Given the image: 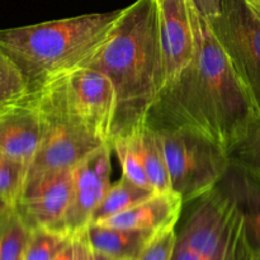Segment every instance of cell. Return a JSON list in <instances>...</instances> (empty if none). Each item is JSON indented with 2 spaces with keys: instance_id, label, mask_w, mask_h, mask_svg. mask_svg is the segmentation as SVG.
Segmentation results:
<instances>
[{
  "instance_id": "obj_1",
  "label": "cell",
  "mask_w": 260,
  "mask_h": 260,
  "mask_svg": "<svg viewBox=\"0 0 260 260\" xmlns=\"http://www.w3.org/2000/svg\"><path fill=\"white\" fill-rule=\"evenodd\" d=\"M194 28V57L161 91L147 126L196 131L229 152L259 118L260 111L197 10Z\"/></svg>"
},
{
  "instance_id": "obj_2",
  "label": "cell",
  "mask_w": 260,
  "mask_h": 260,
  "mask_svg": "<svg viewBox=\"0 0 260 260\" xmlns=\"http://www.w3.org/2000/svg\"><path fill=\"white\" fill-rule=\"evenodd\" d=\"M81 66L104 74L116 89L112 139L146 126L165 86L159 0L123 8L108 37Z\"/></svg>"
},
{
  "instance_id": "obj_3",
  "label": "cell",
  "mask_w": 260,
  "mask_h": 260,
  "mask_svg": "<svg viewBox=\"0 0 260 260\" xmlns=\"http://www.w3.org/2000/svg\"><path fill=\"white\" fill-rule=\"evenodd\" d=\"M121 10L0 30V50L20 69L30 94L83 65L108 37Z\"/></svg>"
},
{
  "instance_id": "obj_4",
  "label": "cell",
  "mask_w": 260,
  "mask_h": 260,
  "mask_svg": "<svg viewBox=\"0 0 260 260\" xmlns=\"http://www.w3.org/2000/svg\"><path fill=\"white\" fill-rule=\"evenodd\" d=\"M172 260H253L243 216L220 188L197 200Z\"/></svg>"
},
{
  "instance_id": "obj_5",
  "label": "cell",
  "mask_w": 260,
  "mask_h": 260,
  "mask_svg": "<svg viewBox=\"0 0 260 260\" xmlns=\"http://www.w3.org/2000/svg\"><path fill=\"white\" fill-rule=\"evenodd\" d=\"M156 131L164 150L173 193L188 203L217 188L230 168L229 152L223 147L190 129Z\"/></svg>"
},
{
  "instance_id": "obj_6",
  "label": "cell",
  "mask_w": 260,
  "mask_h": 260,
  "mask_svg": "<svg viewBox=\"0 0 260 260\" xmlns=\"http://www.w3.org/2000/svg\"><path fill=\"white\" fill-rule=\"evenodd\" d=\"M32 95L42 113L45 131L25 180L46 173L73 169L94 150L108 144L75 121L48 89L41 88Z\"/></svg>"
},
{
  "instance_id": "obj_7",
  "label": "cell",
  "mask_w": 260,
  "mask_h": 260,
  "mask_svg": "<svg viewBox=\"0 0 260 260\" xmlns=\"http://www.w3.org/2000/svg\"><path fill=\"white\" fill-rule=\"evenodd\" d=\"M42 88L48 89L75 121L104 142L113 134L117 93L104 74L79 68L56 76Z\"/></svg>"
},
{
  "instance_id": "obj_8",
  "label": "cell",
  "mask_w": 260,
  "mask_h": 260,
  "mask_svg": "<svg viewBox=\"0 0 260 260\" xmlns=\"http://www.w3.org/2000/svg\"><path fill=\"white\" fill-rule=\"evenodd\" d=\"M207 22L260 111V4L221 0L218 14Z\"/></svg>"
},
{
  "instance_id": "obj_9",
  "label": "cell",
  "mask_w": 260,
  "mask_h": 260,
  "mask_svg": "<svg viewBox=\"0 0 260 260\" xmlns=\"http://www.w3.org/2000/svg\"><path fill=\"white\" fill-rule=\"evenodd\" d=\"M112 146L104 144L73 168L70 203L63 233L74 236L91 225L93 215L111 187Z\"/></svg>"
},
{
  "instance_id": "obj_10",
  "label": "cell",
  "mask_w": 260,
  "mask_h": 260,
  "mask_svg": "<svg viewBox=\"0 0 260 260\" xmlns=\"http://www.w3.org/2000/svg\"><path fill=\"white\" fill-rule=\"evenodd\" d=\"M73 169L46 173L25 180L15 210L30 229L63 233V220L70 203Z\"/></svg>"
},
{
  "instance_id": "obj_11",
  "label": "cell",
  "mask_w": 260,
  "mask_h": 260,
  "mask_svg": "<svg viewBox=\"0 0 260 260\" xmlns=\"http://www.w3.org/2000/svg\"><path fill=\"white\" fill-rule=\"evenodd\" d=\"M159 3L167 86L194 57L196 9L190 0H159Z\"/></svg>"
},
{
  "instance_id": "obj_12",
  "label": "cell",
  "mask_w": 260,
  "mask_h": 260,
  "mask_svg": "<svg viewBox=\"0 0 260 260\" xmlns=\"http://www.w3.org/2000/svg\"><path fill=\"white\" fill-rule=\"evenodd\" d=\"M45 122L33 95L0 113V151L27 165L42 142Z\"/></svg>"
},
{
  "instance_id": "obj_13",
  "label": "cell",
  "mask_w": 260,
  "mask_h": 260,
  "mask_svg": "<svg viewBox=\"0 0 260 260\" xmlns=\"http://www.w3.org/2000/svg\"><path fill=\"white\" fill-rule=\"evenodd\" d=\"M184 202L173 192L155 193L124 212L98 222L96 225L157 234L175 228Z\"/></svg>"
},
{
  "instance_id": "obj_14",
  "label": "cell",
  "mask_w": 260,
  "mask_h": 260,
  "mask_svg": "<svg viewBox=\"0 0 260 260\" xmlns=\"http://www.w3.org/2000/svg\"><path fill=\"white\" fill-rule=\"evenodd\" d=\"M217 187L240 211L251 253L260 256V180L230 164Z\"/></svg>"
},
{
  "instance_id": "obj_15",
  "label": "cell",
  "mask_w": 260,
  "mask_h": 260,
  "mask_svg": "<svg viewBox=\"0 0 260 260\" xmlns=\"http://www.w3.org/2000/svg\"><path fill=\"white\" fill-rule=\"evenodd\" d=\"M93 250L118 260H134L155 234L91 223L86 229Z\"/></svg>"
},
{
  "instance_id": "obj_16",
  "label": "cell",
  "mask_w": 260,
  "mask_h": 260,
  "mask_svg": "<svg viewBox=\"0 0 260 260\" xmlns=\"http://www.w3.org/2000/svg\"><path fill=\"white\" fill-rule=\"evenodd\" d=\"M155 193L156 192H154V190L140 187L127 178L121 177V179L112 183L111 187L108 188L101 205L94 212L91 223L102 222L107 218H111L118 213L124 212V211L136 206L137 203L154 196Z\"/></svg>"
},
{
  "instance_id": "obj_17",
  "label": "cell",
  "mask_w": 260,
  "mask_h": 260,
  "mask_svg": "<svg viewBox=\"0 0 260 260\" xmlns=\"http://www.w3.org/2000/svg\"><path fill=\"white\" fill-rule=\"evenodd\" d=\"M141 139V156L145 172L150 184L156 193L172 192L167 160L159 134L150 126H144L140 134Z\"/></svg>"
},
{
  "instance_id": "obj_18",
  "label": "cell",
  "mask_w": 260,
  "mask_h": 260,
  "mask_svg": "<svg viewBox=\"0 0 260 260\" xmlns=\"http://www.w3.org/2000/svg\"><path fill=\"white\" fill-rule=\"evenodd\" d=\"M141 128L111 140L112 151L122 168V177L146 189L154 190L145 172L141 156ZM155 192V190H154Z\"/></svg>"
},
{
  "instance_id": "obj_19",
  "label": "cell",
  "mask_w": 260,
  "mask_h": 260,
  "mask_svg": "<svg viewBox=\"0 0 260 260\" xmlns=\"http://www.w3.org/2000/svg\"><path fill=\"white\" fill-rule=\"evenodd\" d=\"M32 96L20 69L0 50V113Z\"/></svg>"
},
{
  "instance_id": "obj_20",
  "label": "cell",
  "mask_w": 260,
  "mask_h": 260,
  "mask_svg": "<svg viewBox=\"0 0 260 260\" xmlns=\"http://www.w3.org/2000/svg\"><path fill=\"white\" fill-rule=\"evenodd\" d=\"M230 164L260 180V117L229 150Z\"/></svg>"
},
{
  "instance_id": "obj_21",
  "label": "cell",
  "mask_w": 260,
  "mask_h": 260,
  "mask_svg": "<svg viewBox=\"0 0 260 260\" xmlns=\"http://www.w3.org/2000/svg\"><path fill=\"white\" fill-rule=\"evenodd\" d=\"M32 229L14 210L0 228V260H23Z\"/></svg>"
},
{
  "instance_id": "obj_22",
  "label": "cell",
  "mask_w": 260,
  "mask_h": 260,
  "mask_svg": "<svg viewBox=\"0 0 260 260\" xmlns=\"http://www.w3.org/2000/svg\"><path fill=\"white\" fill-rule=\"evenodd\" d=\"M71 238L47 229H32L23 260H53Z\"/></svg>"
},
{
  "instance_id": "obj_23",
  "label": "cell",
  "mask_w": 260,
  "mask_h": 260,
  "mask_svg": "<svg viewBox=\"0 0 260 260\" xmlns=\"http://www.w3.org/2000/svg\"><path fill=\"white\" fill-rule=\"evenodd\" d=\"M28 167L0 151V196L15 205L27 178Z\"/></svg>"
},
{
  "instance_id": "obj_24",
  "label": "cell",
  "mask_w": 260,
  "mask_h": 260,
  "mask_svg": "<svg viewBox=\"0 0 260 260\" xmlns=\"http://www.w3.org/2000/svg\"><path fill=\"white\" fill-rule=\"evenodd\" d=\"M177 238L178 234L175 228L167 229L155 234L134 260H172Z\"/></svg>"
},
{
  "instance_id": "obj_25",
  "label": "cell",
  "mask_w": 260,
  "mask_h": 260,
  "mask_svg": "<svg viewBox=\"0 0 260 260\" xmlns=\"http://www.w3.org/2000/svg\"><path fill=\"white\" fill-rule=\"evenodd\" d=\"M73 239L74 244H75L76 260H94L93 248H91L90 243H89L86 230L74 235Z\"/></svg>"
},
{
  "instance_id": "obj_26",
  "label": "cell",
  "mask_w": 260,
  "mask_h": 260,
  "mask_svg": "<svg viewBox=\"0 0 260 260\" xmlns=\"http://www.w3.org/2000/svg\"><path fill=\"white\" fill-rule=\"evenodd\" d=\"M198 14L205 19L216 17L220 12L221 0H190Z\"/></svg>"
},
{
  "instance_id": "obj_27",
  "label": "cell",
  "mask_w": 260,
  "mask_h": 260,
  "mask_svg": "<svg viewBox=\"0 0 260 260\" xmlns=\"http://www.w3.org/2000/svg\"><path fill=\"white\" fill-rule=\"evenodd\" d=\"M14 203L10 202L9 200H7V198L0 196V228L4 225V222L9 218V216L14 212Z\"/></svg>"
},
{
  "instance_id": "obj_28",
  "label": "cell",
  "mask_w": 260,
  "mask_h": 260,
  "mask_svg": "<svg viewBox=\"0 0 260 260\" xmlns=\"http://www.w3.org/2000/svg\"><path fill=\"white\" fill-rule=\"evenodd\" d=\"M53 260H76V251H75V244H74V239L69 241L65 245V248L56 255Z\"/></svg>"
},
{
  "instance_id": "obj_29",
  "label": "cell",
  "mask_w": 260,
  "mask_h": 260,
  "mask_svg": "<svg viewBox=\"0 0 260 260\" xmlns=\"http://www.w3.org/2000/svg\"><path fill=\"white\" fill-rule=\"evenodd\" d=\"M93 253H94V260H118V259L111 258V256L106 255V254L98 253V251L95 250H93Z\"/></svg>"
},
{
  "instance_id": "obj_30",
  "label": "cell",
  "mask_w": 260,
  "mask_h": 260,
  "mask_svg": "<svg viewBox=\"0 0 260 260\" xmlns=\"http://www.w3.org/2000/svg\"><path fill=\"white\" fill-rule=\"evenodd\" d=\"M253 260H260V256H256V255H254Z\"/></svg>"
},
{
  "instance_id": "obj_31",
  "label": "cell",
  "mask_w": 260,
  "mask_h": 260,
  "mask_svg": "<svg viewBox=\"0 0 260 260\" xmlns=\"http://www.w3.org/2000/svg\"><path fill=\"white\" fill-rule=\"evenodd\" d=\"M253 2H255V3H258V4H260V0H253Z\"/></svg>"
}]
</instances>
